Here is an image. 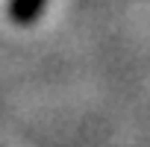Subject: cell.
Instances as JSON below:
<instances>
[{
	"instance_id": "obj_1",
	"label": "cell",
	"mask_w": 150,
	"mask_h": 147,
	"mask_svg": "<svg viewBox=\"0 0 150 147\" xmlns=\"http://www.w3.org/2000/svg\"><path fill=\"white\" fill-rule=\"evenodd\" d=\"M41 6H44V0H12L9 12H12V18L18 24H33L35 15L41 12Z\"/></svg>"
}]
</instances>
